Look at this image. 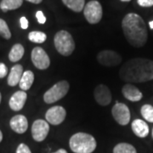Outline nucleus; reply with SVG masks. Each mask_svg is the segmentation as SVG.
<instances>
[{"mask_svg": "<svg viewBox=\"0 0 153 153\" xmlns=\"http://www.w3.org/2000/svg\"><path fill=\"white\" fill-rule=\"evenodd\" d=\"M119 76L127 82H145L153 80V60L145 58L128 60L120 68Z\"/></svg>", "mask_w": 153, "mask_h": 153, "instance_id": "1", "label": "nucleus"}, {"mask_svg": "<svg viewBox=\"0 0 153 153\" xmlns=\"http://www.w3.org/2000/svg\"><path fill=\"white\" fill-rule=\"evenodd\" d=\"M123 31L127 41L133 47L140 48L147 42L146 25L141 17L134 13L126 15L122 22Z\"/></svg>", "mask_w": 153, "mask_h": 153, "instance_id": "2", "label": "nucleus"}, {"mask_svg": "<svg viewBox=\"0 0 153 153\" xmlns=\"http://www.w3.org/2000/svg\"><path fill=\"white\" fill-rule=\"evenodd\" d=\"M69 146L75 153H92L96 148V140L91 134L80 132L71 137Z\"/></svg>", "mask_w": 153, "mask_h": 153, "instance_id": "3", "label": "nucleus"}, {"mask_svg": "<svg viewBox=\"0 0 153 153\" xmlns=\"http://www.w3.org/2000/svg\"><path fill=\"white\" fill-rule=\"evenodd\" d=\"M54 43L56 50L64 56L71 55L75 49V43L71 35L64 30L55 34Z\"/></svg>", "mask_w": 153, "mask_h": 153, "instance_id": "4", "label": "nucleus"}, {"mask_svg": "<svg viewBox=\"0 0 153 153\" xmlns=\"http://www.w3.org/2000/svg\"><path fill=\"white\" fill-rule=\"evenodd\" d=\"M69 82L66 80L56 82L54 86H52L44 93V102L47 104H52L64 98L69 91Z\"/></svg>", "mask_w": 153, "mask_h": 153, "instance_id": "5", "label": "nucleus"}, {"mask_svg": "<svg viewBox=\"0 0 153 153\" xmlns=\"http://www.w3.org/2000/svg\"><path fill=\"white\" fill-rule=\"evenodd\" d=\"M83 15L88 23L96 24L102 18V7L98 1L88 2L83 9Z\"/></svg>", "mask_w": 153, "mask_h": 153, "instance_id": "6", "label": "nucleus"}, {"mask_svg": "<svg viewBox=\"0 0 153 153\" xmlns=\"http://www.w3.org/2000/svg\"><path fill=\"white\" fill-rule=\"evenodd\" d=\"M123 57L113 50H102L97 55V60L105 66H117L120 65Z\"/></svg>", "mask_w": 153, "mask_h": 153, "instance_id": "7", "label": "nucleus"}, {"mask_svg": "<svg viewBox=\"0 0 153 153\" xmlns=\"http://www.w3.org/2000/svg\"><path fill=\"white\" fill-rule=\"evenodd\" d=\"M33 65L39 70H45L50 66V60L45 50L40 47H35L31 55Z\"/></svg>", "mask_w": 153, "mask_h": 153, "instance_id": "8", "label": "nucleus"}, {"mask_svg": "<svg viewBox=\"0 0 153 153\" xmlns=\"http://www.w3.org/2000/svg\"><path fill=\"white\" fill-rule=\"evenodd\" d=\"M111 113L116 122L122 126L127 125L130 121V111L123 103H117L111 110Z\"/></svg>", "mask_w": 153, "mask_h": 153, "instance_id": "9", "label": "nucleus"}, {"mask_svg": "<svg viewBox=\"0 0 153 153\" xmlns=\"http://www.w3.org/2000/svg\"><path fill=\"white\" fill-rule=\"evenodd\" d=\"M49 132V125L46 121L38 119L32 126V135L34 140L41 142L46 139Z\"/></svg>", "mask_w": 153, "mask_h": 153, "instance_id": "10", "label": "nucleus"}, {"mask_svg": "<svg viewBox=\"0 0 153 153\" xmlns=\"http://www.w3.org/2000/svg\"><path fill=\"white\" fill-rule=\"evenodd\" d=\"M66 116V111L64 107L60 105H55L47 111L45 114V118L49 123H51L53 125H59L65 120Z\"/></svg>", "mask_w": 153, "mask_h": 153, "instance_id": "11", "label": "nucleus"}, {"mask_svg": "<svg viewBox=\"0 0 153 153\" xmlns=\"http://www.w3.org/2000/svg\"><path fill=\"white\" fill-rule=\"evenodd\" d=\"M94 95L96 102L103 106L108 105L112 98L109 88L106 87L104 84H99L98 86H96L94 88Z\"/></svg>", "mask_w": 153, "mask_h": 153, "instance_id": "12", "label": "nucleus"}, {"mask_svg": "<svg viewBox=\"0 0 153 153\" xmlns=\"http://www.w3.org/2000/svg\"><path fill=\"white\" fill-rule=\"evenodd\" d=\"M27 94L25 91L23 90H20L17 91L11 96L10 100V107L11 110L13 111H21V110L24 107V105L27 101Z\"/></svg>", "mask_w": 153, "mask_h": 153, "instance_id": "13", "label": "nucleus"}, {"mask_svg": "<svg viewBox=\"0 0 153 153\" xmlns=\"http://www.w3.org/2000/svg\"><path fill=\"white\" fill-rule=\"evenodd\" d=\"M10 124L11 128L17 134H24L27 130L28 121L23 115H16L13 117Z\"/></svg>", "mask_w": 153, "mask_h": 153, "instance_id": "14", "label": "nucleus"}, {"mask_svg": "<svg viewBox=\"0 0 153 153\" xmlns=\"http://www.w3.org/2000/svg\"><path fill=\"white\" fill-rule=\"evenodd\" d=\"M122 93L127 100L133 101V102L140 101L143 97L142 93L136 87H134V85H131V84L124 85L122 89Z\"/></svg>", "mask_w": 153, "mask_h": 153, "instance_id": "15", "label": "nucleus"}, {"mask_svg": "<svg viewBox=\"0 0 153 153\" xmlns=\"http://www.w3.org/2000/svg\"><path fill=\"white\" fill-rule=\"evenodd\" d=\"M132 130L136 136L146 138L149 134V127L145 121L135 119L132 123Z\"/></svg>", "mask_w": 153, "mask_h": 153, "instance_id": "16", "label": "nucleus"}, {"mask_svg": "<svg viewBox=\"0 0 153 153\" xmlns=\"http://www.w3.org/2000/svg\"><path fill=\"white\" fill-rule=\"evenodd\" d=\"M22 74H23V67L22 65L19 64L15 65L11 68L10 72L8 76V84L11 87L17 85L21 81Z\"/></svg>", "mask_w": 153, "mask_h": 153, "instance_id": "17", "label": "nucleus"}, {"mask_svg": "<svg viewBox=\"0 0 153 153\" xmlns=\"http://www.w3.org/2000/svg\"><path fill=\"white\" fill-rule=\"evenodd\" d=\"M33 82H34V74L32 71H26L22 74L21 81L19 82V85L21 89L23 91H26L30 89L32 87Z\"/></svg>", "mask_w": 153, "mask_h": 153, "instance_id": "18", "label": "nucleus"}, {"mask_svg": "<svg viewBox=\"0 0 153 153\" xmlns=\"http://www.w3.org/2000/svg\"><path fill=\"white\" fill-rule=\"evenodd\" d=\"M24 52H25V49H24V47L22 46V44H15L12 47L10 52L9 54V59L12 62H16L23 57Z\"/></svg>", "mask_w": 153, "mask_h": 153, "instance_id": "19", "label": "nucleus"}, {"mask_svg": "<svg viewBox=\"0 0 153 153\" xmlns=\"http://www.w3.org/2000/svg\"><path fill=\"white\" fill-rule=\"evenodd\" d=\"M23 4V0H2L0 4V9L4 12L14 10L20 8Z\"/></svg>", "mask_w": 153, "mask_h": 153, "instance_id": "20", "label": "nucleus"}, {"mask_svg": "<svg viewBox=\"0 0 153 153\" xmlns=\"http://www.w3.org/2000/svg\"><path fill=\"white\" fill-rule=\"evenodd\" d=\"M62 2L67 8L75 12H81L85 6V0H62Z\"/></svg>", "mask_w": 153, "mask_h": 153, "instance_id": "21", "label": "nucleus"}, {"mask_svg": "<svg viewBox=\"0 0 153 153\" xmlns=\"http://www.w3.org/2000/svg\"><path fill=\"white\" fill-rule=\"evenodd\" d=\"M113 153H137L136 149L130 144L119 143L113 149Z\"/></svg>", "mask_w": 153, "mask_h": 153, "instance_id": "22", "label": "nucleus"}, {"mask_svg": "<svg viewBox=\"0 0 153 153\" xmlns=\"http://www.w3.org/2000/svg\"><path fill=\"white\" fill-rule=\"evenodd\" d=\"M28 39L36 44H43L45 42V40L47 39L46 34L43 32H38V31H34L31 32L28 34Z\"/></svg>", "mask_w": 153, "mask_h": 153, "instance_id": "23", "label": "nucleus"}, {"mask_svg": "<svg viewBox=\"0 0 153 153\" xmlns=\"http://www.w3.org/2000/svg\"><path fill=\"white\" fill-rule=\"evenodd\" d=\"M140 113L142 117L149 123H153V106L151 105H144L141 109Z\"/></svg>", "mask_w": 153, "mask_h": 153, "instance_id": "24", "label": "nucleus"}, {"mask_svg": "<svg viewBox=\"0 0 153 153\" xmlns=\"http://www.w3.org/2000/svg\"><path fill=\"white\" fill-rule=\"evenodd\" d=\"M0 35L5 39H10L11 38V33L9 27L3 19H0Z\"/></svg>", "mask_w": 153, "mask_h": 153, "instance_id": "25", "label": "nucleus"}, {"mask_svg": "<svg viewBox=\"0 0 153 153\" xmlns=\"http://www.w3.org/2000/svg\"><path fill=\"white\" fill-rule=\"evenodd\" d=\"M16 153H32L30 148L26 144H20L16 150Z\"/></svg>", "mask_w": 153, "mask_h": 153, "instance_id": "26", "label": "nucleus"}, {"mask_svg": "<svg viewBox=\"0 0 153 153\" xmlns=\"http://www.w3.org/2000/svg\"><path fill=\"white\" fill-rule=\"evenodd\" d=\"M137 3L141 7H152V6H153V0H137Z\"/></svg>", "mask_w": 153, "mask_h": 153, "instance_id": "27", "label": "nucleus"}, {"mask_svg": "<svg viewBox=\"0 0 153 153\" xmlns=\"http://www.w3.org/2000/svg\"><path fill=\"white\" fill-rule=\"evenodd\" d=\"M36 18L38 20V23H40V24H44L46 22V18H45L44 13L42 11H38L36 13Z\"/></svg>", "mask_w": 153, "mask_h": 153, "instance_id": "28", "label": "nucleus"}, {"mask_svg": "<svg viewBox=\"0 0 153 153\" xmlns=\"http://www.w3.org/2000/svg\"><path fill=\"white\" fill-rule=\"evenodd\" d=\"M8 73V68L5 64L0 63V78H3L7 75Z\"/></svg>", "mask_w": 153, "mask_h": 153, "instance_id": "29", "label": "nucleus"}, {"mask_svg": "<svg viewBox=\"0 0 153 153\" xmlns=\"http://www.w3.org/2000/svg\"><path fill=\"white\" fill-rule=\"evenodd\" d=\"M20 23H21V27L22 29H27L28 27V21L26 17L22 16L20 19Z\"/></svg>", "mask_w": 153, "mask_h": 153, "instance_id": "30", "label": "nucleus"}, {"mask_svg": "<svg viewBox=\"0 0 153 153\" xmlns=\"http://www.w3.org/2000/svg\"><path fill=\"white\" fill-rule=\"evenodd\" d=\"M28 2H31V3H33V4H40L43 0H27Z\"/></svg>", "mask_w": 153, "mask_h": 153, "instance_id": "31", "label": "nucleus"}, {"mask_svg": "<svg viewBox=\"0 0 153 153\" xmlns=\"http://www.w3.org/2000/svg\"><path fill=\"white\" fill-rule=\"evenodd\" d=\"M53 153H67L66 150H64V149H60V150H58L57 152H55Z\"/></svg>", "mask_w": 153, "mask_h": 153, "instance_id": "32", "label": "nucleus"}, {"mask_svg": "<svg viewBox=\"0 0 153 153\" xmlns=\"http://www.w3.org/2000/svg\"><path fill=\"white\" fill-rule=\"evenodd\" d=\"M149 26H150L151 29H152V30H153V21H152V22H149Z\"/></svg>", "mask_w": 153, "mask_h": 153, "instance_id": "33", "label": "nucleus"}, {"mask_svg": "<svg viewBox=\"0 0 153 153\" xmlns=\"http://www.w3.org/2000/svg\"><path fill=\"white\" fill-rule=\"evenodd\" d=\"M2 140H3V134H2V132L0 130V142L2 141Z\"/></svg>", "mask_w": 153, "mask_h": 153, "instance_id": "34", "label": "nucleus"}, {"mask_svg": "<svg viewBox=\"0 0 153 153\" xmlns=\"http://www.w3.org/2000/svg\"><path fill=\"white\" fill-rule=\"evenodd\" d=\"M121 1H123V2H128V1H130V0H121Z\"/></svg>", "mask_w": 153, "mask_h": 153, "instance_id": "35", "label": "nucleus"}, {"mask_svg": "<svg viewBox=\"0 0 153 153\" xmlns=\"http://www.w3.org/2000/svg\"><path fill=\"white\" fill-rule=\"evenodd\" d=\"M1 99H2V95H1V93H0V103H1Z\"/></svg>", "mask_w": 153, "mask_h": 153, "instance_id": "36", "label": "nucleus"}, {"mask_svg": "<svg viewBox=\"0 0 153 153\" xmlns=\"http://www.w3.org/2000/svg\"><path fill=\"white\" fill-rule=\"evenodd\" d=\"M152 136H153V130H152Z\"/></svg>", "mask_w": 153, "mask_h": 153, "instance_id": "37", "label": "nucleus"}]
</instances>
